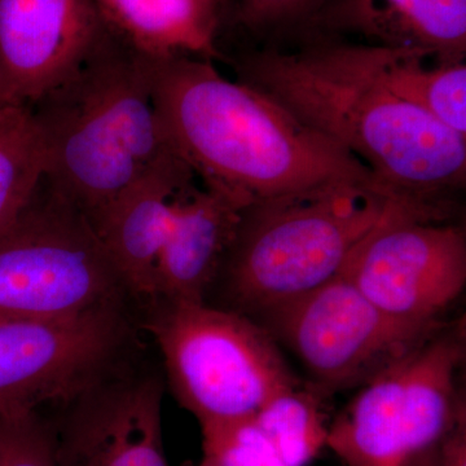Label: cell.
Returning <instances> with one entry per match:
<instances>
[{"instance_id":"6da1fadb","label":"cell","mask_w":466,"mask_h":466,"mask_svg":"<svg viewBox=\"0 0 466 466\" xmlns=\"http://www.w3.org/2000/svg\"><path fill=\"white\" fill-rule=\"evenodd\" d=\"M153 100L177 155L242 207L358 186L395 198L367 167L213 61L150 57Z\"/></svg>"},{"instance_id":"7a4b0ae2","label":"cell","mask_w":466,"mask_h":466,"mask_svg":"<svg viewBox=\"0 0 466 466\" xmlns=\"http://www.w3.org/2000/svg\"><path fill=\"white\" fill-rule=\"evenodd\" d=\"M233 67L238 81L354 156L398 200L441 210L464 188L466 139L383 84L366 43L254 51Z\"/></svg>"},{"instance_id":"3957f363","label":"cell","mask_w":466,"mask_h":466,"mask_svg":"<svg viewBox=\"0 0 466 466\" xmlns=\"http://www.w3.org/2000/svg\"><path fill=\"white\" fill-rule=\"evenodd\" d=\"M45 177L90 219L175 152L153 100L149 60L104 27L94 47L33 106Z\"/></svg>"},{"instance_id":"277c9868","label":"cell","mask_w":466,"mask_h":466,"mask_svg":"<svg viewBox=\"0 0 466 466\" xmlns=\"http://www.w3.org/2000/svg\"><path fill=\"white\" fill-rule=\"evenodd\" d=\"M400 204L412 202L336 186L247 208L220 275L240 308L271 311L341 274Z\"/></svg>"},{"instance_id":"5b68a950","label":"cell","mask_w":466,"mask_h":466,"mask_svg":"<svg viewBox=\"0 0 466 466\" xmlns=\"http://www.w3.org/2000/svg\"><path fill=\"white\" fill-rule=\"evenodd\" d=\"M130 299L90 219L43 175L0 231V323L73 318Z\"/></svg>"},{"instance_id":"8992f818","label":"cell","mask_w":466,"mask_h":466,"mask_svg":"<svg viewBox=\"0 0 466 466\" xmlns=\"http://www.w3.org/2000/svg\"><path fill=\"white\" fill-rule=\"evenodd\" d=\"M147 306L167 381L200 426L256 415L299 385L271 334L240 312L205 302Z\"/></svg>"},{"instance_id":"52a82bcc","label":"cell","mask_w":466,"mask_h":466,"mask_svg":"<svg viewBox=\"0 0 466 466\" xmlns=\"http://www.w3.org/2000/svg\"><path fill=\"white\" fill-rule=\"evenodd\" d=\"M342 274L383 314L438 325L466 285V236L441 211L400 204L357 248Z\"/></svg>"},{"instance_id":"ba28073f","label":"cell","mask_w":466,"mask_h":466,"mask_svg":"<svg viewBox=\"0 0 466 466\" xmlns=\"http://www.w3.org/2000/svg\"><path fill=\"white\" fill-rule=\"evenodd\" d=\"M267 314L276 336L330 391L364 385L441 329L388 317L342 272Z\"/></svg>"},{"instance_id":"9c48e42d","label":"cell","mask_w":466,"mask_h":466,"mask_svg":"<svg viewBox=\"0 0 466 466\" xmlns=\"http://www.w3.org/2000/svg\"><path fill=\"white\" fill-rule=\"evenodd\" d=\"M127 305L56 320L0 323V412L66 403L128 361Z\"/></svg>"},{"instance_id":"30bf717a","label":"cell","mask_w":466,"mask_h":466,"mask_svg":"<svg viewBox=\"0 0 466 466\" xmlns=\"http://www.w3.org/2000/svg\"><path fill=\"white\" fill-rule=\"evenodd\" d=\"M130 361L58 407L57 466H168L161 377Z\"/></svg>"},{"instance_id":"8fae6325","label":"cell","mask_w":466,"mask_h":466,"mask_svg":"<svg viewBox=\"0 0 466 466\" xmlns=\"http://www.w3.org/2000/svg\"><path fill=\"white\" fill-rule=\"evenodd\" d=\"M91 0H0V76L12 103L33 106L104 32Z\"/></svg>"},{"instance_id":"7c38bea8","label":"cell","mask_w":466,"mask_h":466,"mask_svg":"<svg viewBox=\"0 0 466 466\" xmlns=\"http://www.w3.org/2000/svg\"><path fill=\"white\" fill-rule=\"evenodd\" d=\"M245 208L204 184L193 182L177 193L149 303L205 302L236 240Z\"/></svg>"},{"instance_id":"4fadbf2b","label":"cell","mask_w":466,"mask_h":466,"mask_svg":"<svg viewBox=\"0 0 466 466\" xmlns=\"http://www.w3.org/2000/svg\"><path fill=\"white\" fill-rule=\"evenodd\" d=\"M196 177L180 157L131 184L94 227L110 259L137 300L149 303L156 267L173 219L174 198Z\"/></svg>"},{"instance_id":"5bb4252c","label":"cell","mask_w":466,"mask_h":466,"mask_svg":"<svg viewBox=\"0 0 466 466\" xmlns=\"http://www.w3.org/2000/svg\"><path fill=\"white\" fill-rule=\"evenodd\" d=\"M305 29L465 61L466 0H330Z\"/></svg>"},{"instance_id":"9a60e30c","label":"cell","mask_w":466,"mask_h":466,"mask_svg":"<svg viewBox=\"0 0 466 466\" xmlns=\"http://www.w3.org/2000/svg\"><path fill=\"white\" fill-rule=\"evenodd\" d=\"M110 32L150 57L222 58V0H91Z\"/></svg>"},{"instance_id":"2e32d148","label":"cell","mask_w":466,"mask_h":466,"mask_svg":"<svg viewBox=\"0 0 466 466\" xmlns=\"http://www.w3.org/2000/svg\"><path fill=\"white\" fill-rule=\"evenodd\" d=\"M400 360L364 383L329 424L327 449L348 466H413L420 458L400 408Z\"/></svg>"},{"instance_id":"e0dca14e","label":"cell","mask_w":466,"mask_h":466,"mask_svg":"<svg viewBox=\"0 0 466 466\" xmlns=\"http://www.w3.org/2000/svg\"><path fill=\"white\" fill-rule=\"evenodd\" d=\"M373 72L395 95L466 139V63L421 51L368 45Z\"/></svg>"},{"instance_id":"ac0fdd59","label":"cell","mask_w":466,"mask_h":466,"mask_svg":"<svg viewBox=\"0 0 466 466\" xmlns=\"http://www.w3.org/2000/svg\"><path fill=\"white\" fill-rule=\"evenodd\" d=\"M43 175L45 153L32 110L0 106V231L24 210Z\"/></svg>"},{"instance_id":"d6986e66","label":"cell","mask_w":466,"mask_h":466,"mask_svg":"<svg viewBox=\"0 0 466 466\" xmlns=\"http://www.w3.org/2000/svg\"><path fill=\"white\" fill-rule=\"evenodd\" d=\"M283 466H309L327 447L329 424L320 397L297 385L253 415Z\"/></svg>"},{"instance_id":"ffe728a7","label":"cell","mask_w":466,"mask_h":466,"mask_svg":"<svg viewBox=\"0 0 466 466\" xmlns=\"http://www.w3.org/2000/svg\"><path fill=\"white\" fill-rule=\"evenodd\" d=\"M205 458L218 466H283L253 416L201 426Z\"/></svg>"},{"instance_id":"44dd1931","label":"cell","mask_w":466,"mask_h":466,"mask_svg":"<svg viewBox=\"0 0 466 466\" xmlns=\"http://www.w3.org/2000/svg\"><path fill=\"white\" fill-rule=\"evenodd\" d=\"M0 466H57L51 424L41 410L0 412Z\"/></svg>"},{"instance_id":"7402d4cb","label":"cell","mask_w":466,"mask_h":466,"mask_svg":"<svg viewBox=\"0 0 466 466\" xmlns=\"http://www.w3.org/2000/svg\"><path fill=\"white\" fill-rule=\"evenodd\" d=\"M330 0H233L235 18L251 33L305 29Z\"/></svg>"},{"instance_id":"603a6c76","label":"cell","mask_w":466,"mask_h":466,"mask_svg":"<svg viewBox=\"0 0 466 466\" xmlns=\"http://www.w3.org/2000/svg\"><path fill=\"white\" fill-rule=\"evenodd\" d=\"M438 466H466V417L441 441Z\"/></svg>"},{"instance_id":"cb8c5ba5","label":"cell","mask_w":466,"mask_h":466,"mask_svg":"<svg viewBox=\"0 0 466 466\" xmlns=\"http://www.w3.org/2000/svg\"><path fill=\"white\" fill-rule=\"evenodd\" d=\"M8 104L12 103L11 99H9L7 91H5V84H3L2 76H0V106H8Z\"/></svg>"},{"instance_id":"d4e9b609","label":"cell","mask_w":466,"mask_h":466,"mask_svg":"<svg viewBox=\"0 0 466 466\" xmlns=\"http://www.w3.org/2000/svg\"><path fill=\"white\" fill-rule=\"evenodd\" d=\"M198 466H218V465L216 464V462L211 461L210 459L205 458V456H204V458H202V460H201L200 465H198Z\"/></svg>"},{"instance_id":"484cf974","label":"cell","mask_w":466,"mask_h":466,"mask_svg":"<svg viewBox=\"0 0 466 466\" xmlns=\"http://www.w3.org/2000/svg\"><path fill=\"white\" fill-rule=\"evenodd\" d=\"M222 2H223V5H225L227 14H228L229 9H231V7H232L233 0H222Z\"/></svg>"}]
</instances>
